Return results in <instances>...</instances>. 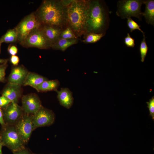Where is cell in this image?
<instances>
[{"instance_id":"1","label":"cell","mask_w":154,"mask_h":154,"mask_svg":"<svg viewBox=\"0 0 154 154\" xmlns=\"http://www.w3.org/2000/svg\"><path fill=\"white\" fill-rule=\"evenodd\" d=\"M66 8L61 1L44 0L35 13L42 25L60 28L66 23Z\"/></svg>"},{"instance_id":"2","label":"cell","mask_w":154,"mask_h":154,"mask_svg":"<svg viewBox=\"0 0 154 154\" xmlns=\"http://www.w3.org/2000/svg\"><path fill=\"white\" fill-rule=\"evenodd\" d=\"M89 1L73 0L66 8V22L77 37L86 32V21Z\"/></svg>"},{"instance_id":"3","label":"cell","mask_w":154,"mask_h":154,"mask_svg":"<svg viewBox=\"0 0 154 154\" xmlns=\"http://www.w3.org/2000/svg\"><path fill=\"white\" fill-rule=\"evenodd\" d=\"M108 14L102 2L98 0L89 1L86 21V32L103 33L107 29Z\"/></svg>"},{"instance_id":"4","label":"cell","mask_w":154,"mask_h":154,"mask_svg":"<svg viewBox=\"0 0 154 154\" xmlns=\"http://www.w3.org/2000/svg\"><path fill=\"white\" fill-rule=\"evenodd\" d=\"M1 132V137L3 146L7 147L13 152L25 148V143L16 130L14 125H6Z\"/></svg>"},{"instance_id":"5","label":"cell","mask_w":154,"mask_h":154,"mask_svg":"<svg viewBox=\"0 0 154 154\" xmlns=\"http://www.w3.org/2000/svg\"><path fill=\"white\" fill-rule=\"evenodd\" d=\"M143 0H122L117 3L116 15L122 19L127 18L131 17L141 19L142 12L141 7Z\"/></svg>"},{"instance_id":"6","label":"cell","mask_w":154,"mask_h":154,"mask_svg":"<svg viewBox=\"0 0 154 154\" xmlns=\"http://www.w3.org/2000/svg\"><path fill=\"white\" fill-rule=\"evenodd\" d=\"M42 25L35 13L25 17L15 28L18 34L17 42L23 40L31 33L40 29Z\"/></svg>"},{"instance_id":"7","label":"cell","mask_w":154,"mask_h":154,"mask_svg":"<svg viewBox=\"0 0 154 154\" xmlns=\"http://www.w3.org/2000/svg\"><path fill=\"white\" fill-rule=\"evenodd\" d=\"M40 28L31 33L19 44L23 47L26 48L35 47L40 49H48L51 47V44L44 36Z\"/></svg>"},{"instance_id":"8","label":"cell","mask_w":154,"mask_h":154,"mask_svg":"<svg viewBox=\"0 0 154 154\" xmlns=\"http://www.w3.org/2000/svg\"><path fill=\"white\" fill-rule=\"evenodd\" d=\"M33 115L24 113L14 125L21 139L26 143L29 141L33 129Z\"/></svg>"},{"instance_id":"9","label":"cell","mask_w":154,"mask_h":154,"mask_svg":"<svg viewBox=\"0 0 154 154\" xmlns=\"http://www.w3.org/2000/svg\"><path fill=\"white\" fill-rule=\"evenodd\" d=\"M55 118L53 112L42 106L33 115V130L37 128L48 126L54 123Z\"/></svg>"},{"instance_id":"10","label":"cell","mask_w":154,"mask_h":154,"mask_svg":"<svg viewBox=\"0 0 154 154\" xmlns=\"http://www.w3.org/2000/svg\"><path fill=\"white\" fill-rule=\"evenodd\" d=\"M2 109L4 121L6 125H15L24 113L21 107L17 104L13 102Z\"/></svg>"},{"instance_id":"11","label":"cell","mask_w":154,"mask_h":154,"mask_svg":"<svg viewBox=\"0 0 154 154\" xmlns=\"http://www.w3.org/2000/svg\"><path fill=\"white\" fill-rule=\"evenodd\" d=\"M22 108L25 114L34 115L42 106L38 96L31 93L23 96L21 98Z\"/></svg>"},{"instance_id":"12","label":"cell","mask_w":154,"mask_h":154,"mask_svg":"<svg viewBox=\"0 0 154 154\" xmlns=\"http://www.w3.org/2000/svg\"><path fill=\"white\" fill-rule=\"evenodd\" d=\"M23 91L21 86L8 82L2 91L1 94L11 102L17 104L20 99L22 98Z\"/></svg>"},{"instance_id":"13","label":"cell","mask_w":154,"mask_h":154,"mask_svg":"<svg viewBox=\"0 0 154 154\" xmlns=\"http://www.w3.org/2000/svg\"><path fill=\"white\" fill-rule=\"evenodd\" d=\"M29 72L23 65L13 66L7 78L8 82L23 86Z\"/></svg>"},{"instance_id":"14","label":"cell","mask_w":154,"mask_h":154,"mask_svg":"<svg viewBox=\"0 0 154 154\" xmlns=\"http://www.w3.org/2000/svg\"><path fill=\"white\" fill-rule=\"evenodd\" d=\"M40 30L51 46L60 38L62 32L60 27L46 25H42Z\"/></svg>"},{"instance_id":"15","label":"cell","mask_w":154,"mask_h":154,"mask_svg":"<svg viewBox=\"0 0 154 154\" xmlns=\"http://www.w3.org/2000/svg\"><path fill=\"white\" fill-rule=\"evenodd\" d=\"M56 92L60 104L67 109L70 108L74 102L72 92L67 88H62Z\"/></svg>"},{"instance_id":"16","label":"cell","mask_w":154,"mask_h":154,"mask_svg":"<svg viewBox=\"0 0 154 154\" xmlns=\"http://www.w3.org/2000/svg\"><path fill=\"white\" fill-rule=\"evenodd\" d=\"M48 80L45 77L37 73L29 72L23 86H29L35 89L43 82Z\"/></svg>"},{"instance_id":"17","label":"cell","mask_w":154,"mask_h":154,"mask_svg":"<svg viewBox=\"0 0 154 154\" xmlns=\"http://www.w3.org/2000/svg\"><path fill=\"white\" fill-rule=\"evenodd\" d=\"M143 3L145 5V8L144 12L142 13V15L144 16L148 24L154 25V1L143 0Z\"/></svg>"},{"instance_id":"18","label":"cell","mask_w":154,"mask_h":154,"mask_svg":"<svg viewBox=\"0 0 154 154\" xmlns=\"http://www.w3.org/2000/svg\"><path fill=\"white\" fill-rule=\"evenodd\" d=\"M60 85V82L58 80H48L43 82L35 89L38 92L56 91Z\"/></svg>"},{"instance_id":"19","label":"cell","mask_w":154,"mask_h":154,"mask_svg":"<svg viewBox=\"0 0 154 154\" xmlns=\"http://www.w3.org/2000/svg\"><path fill=\"white\" fill-rule=\"evenodd\" d=\"M78 41L77 38L65 39L59 38L51 45V48L54 49L64 51L70 46L77 43Z\"/></svg>"},{"instance_id":"20","label":"cell","mask_w":154,"mask_h":154,"mask_svg":"<svg viewBox=\"0 0 154 154\" xmlns=\"http://www.w3.org/2000/svg\"><path fill=\"white\" fill-rule=\"evenodd\" d=\"M18 34L15 28L10 29L0 38V42L13 43L17 42Z\"/></svg>"},{"instance_id":"21","label":"cell","mask_w":154,"mask_h":154,"mask_svg":"<svg viewBox=\"0 0 154 154\" xmlns=\"http://www.w3.org/2000/svg\"><path fill=\"white\" fill-rule=\"evenodd\" d=\"M104 35L103 33H88L83 41L86 43H95L99 40Z\"/></svg>"},{"instance_id":"22","label":"cell","mask_w":154,"mask_h":154,"mask_svg":"<svg viewBox=\"0 0 154 154\" xmlns=\"http://www.w3.org/2000/svg\"><path fill=\"white\" fill-rule=\"evenodd\" d=\"M148 49V47L145 41L144 33L143 34V38L140 44L139 51L141 57V61L143 62L147 55Z\"/></svg>"},{"instance_id":"23","label":"cell","mask_w":154,"mask_h":154,"mask_svg":"<svg viewBox=\"0 0 154 154\" xmlns=\"http://www.w3.org/2000/svg\"><path fill=\"white\" fill-rule=\"evenodd\" d=\"M65 39L77 38L72 29L69 27L64 30L62 31L60 36V38Z\"/></svg>"},{"instance_id":"24","label":"cell","mask_w":154,"mask_h":154,"mask_svg":"<svg viewBox=\"0 0 154 154\" xmlns=\"http://www.w3.org/2000/svg\"><path fill=\"white\" fill-rule=\"evenodd\" d=\"M127 19V25L131 32H132L133 31L137 29L141 31L143 34L144 33L140 28L141 26L139 25L136 22L133 21L131 17H129Z\"/></svg>"},{"instance_id":"25","label":"cell","mask_w":154,"mask_h":154,"mask_svg":"<svg viewBox=\"0 0 154 154\" xmlns=\"http://www.w3.org/2000/svg\"><path fill=\"white\" fill-rule=\"evenodd\" d=\"M7 62L0 65V82H4L5 81L6 70L8 66Z\"/></svg>"},{"instance_id":"26","label":"cell","mask_w":154,"mask_h":154,"mask_svg":"<svg viewBox=\"0 0 154 154\" xmlns=\"http://www.w3.org/2000/svg\"><path fill=\"white\" fill-rule=\"evenodd\" d=\"M149 112V115L153 119H154V97L153 96L149 100V102H146Z\"/></svg>"},{"instance_id":"27","label":"cell","mask_w":154,"mask_h":154,"mask_svg":"<svg viewBox=\"0 0 154 154\" xmlns=\"http://www.w3.org/2000/svg\"><path fill=\"white\" fill-rule=\"evenodd\" d=\"M124 42L127 47L133 48L135 45L134 39L131 37L129 33H127L126 37H125Z\"/></svg>"},{"instance_id":"28","label":"cell","mask_w":154,"mask_h":154,"mask_svg":"<svg viewBox=\"0 0 154 154\" xmlns=\"http://www.w3.org/2000/svg\"><path fill=\"white\" fill-rule=\"evenodd\" d=\"M11 102L6 97L2 95L0 97V107L3 108L10 103Z\"/></svg>"},{"instance_id":"29","label":"cell","mask_w":154,"mask_h":154,"mask_svg":"<svg viewBox=\"0 0 154 154\" xmlns=\"http://www.w3.org/2000/svg\"><path fill=\"white\" fill-rule=\"evenodd\" d=\"M9 53L11 56L15 55L18 53V49L17 47L13 44L10 45L7 48Z\"/></svg>"},{"instance_id":"30","label":"cell","mask_w":154,"mask_h":154,"mask_svg":"<svg viewBox=\"0 0 154 154\" xmlns=\"http://www.w3.org/2000/svg\"><path fill=\"white\" fill-rule=\"evenodd\" d=\"M10 60L11 63L14 66H17L20 61L19 57L16 55L11 56L10 58Z\"/></svg>"},{"instance_id":"31","label":"cell","mask_w":154,"mask_h":154,"mask_svg":"<svg viewBox=\"0 0 154 154\" xmlns=\"http://www.w3.org/2000/svg\"><path fill=\"white\" fill-rule=\"evenodd\" d=\"M13 154H31L28 149L25 147L22 149L13 152Z\"/></svg>"},{"instance_id":"32","label":"cell","mask_w":154,"mask_h":154,"mask_svg":"<svg viewBox=\"0 0 154 154\" xmlns=\"http://www.w3.org/2000/svg\"><path fill=\"white\" fill-rule=\"evenodd\" d=\"M0 124L2 127H4L6 125L3 119V110L1 107H0Z\"/></svg>"},{"instance_id":"33","label":"cell","mask_w":154,"mask_h":154,"mask_svg":"<svg viewBox=\"0 0 154 154\" xmlns=\"http://www.w3.org/2000/svg\"><path fill=\"white\" fill-rule=\"evenodd\" d=\"M8 59H1L0 58V65L3 64L6 62H8Z\"/></svg>"},{"instance_id":"34","label":"cell","mask_w":154,"mask_h":154,"mask_svg":"<svg viewBox=\"0 0 154 154\" xmlns=\"http://www.w3.org/2000/svg\"><path fill=\"white\" fill-rule=\"evenodd\" d=\"M3 146L1 139V136L0 137V154H3L2 152V147Z\"/></svg>"},{"instance_id":"35","label":"cell","mask_w":154,"mask_h":154,"mask_svg":"<svg viewBox=\"0 0 154 154\" xmlns=\"http://www.w3.org/2000/svg\"><path fill=\"white\" fill-rule=\"evenodd\" d=\"M1 44H2L0 42V54L1 52Z\"/></svg>"},{"instance_id":"36","label":"cell","mask_w":154,"mask_h":154,"mask_svg":"<svg viewBox=\"0 0 154 154\" xmlns=\"http://www.w3.org/2000/svg\"><path fill=\"white\" fill-rule=\"evenodd\" d=\"M1 132L0 131V137L1 136Z\"/></svg>"},{"instance_id":"37","label":"cell","mask_w":154,"mask_h":154,"mask_svg":"<svg viewBox=\"0 0 154 154\" xmlns=\"http://www.w3.org/2000/svg\"></svg>"}]
</instances>
